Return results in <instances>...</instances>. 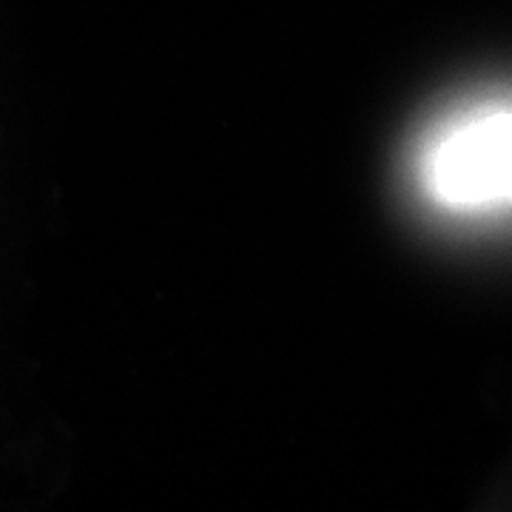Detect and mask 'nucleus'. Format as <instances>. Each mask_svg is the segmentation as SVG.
<instances>
[{
    "label": "nucleus",
    "instance_id": "1",
    "mask_svg": "<svg viewBox=\"0 0 512 512\" xmlns=\"http://www.w3.org/2000/svg\"><path fill=\"white\" fill-rule=\"evenodd\" d=\"M512 117L507 97H481L444 114L416 151V185L450 217H493L510 205Z\"/></svg>",
    "mask_w": 512,
    "mask_h": 512
}]
</instances>
